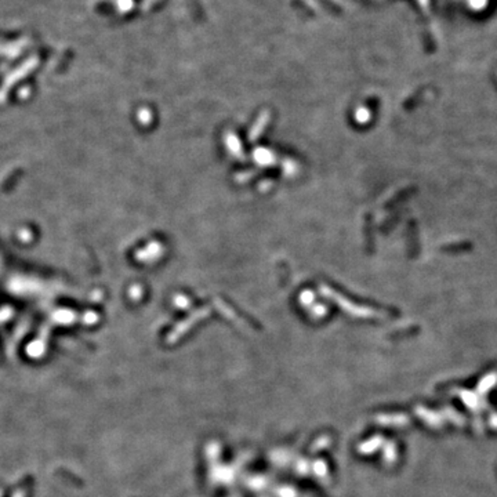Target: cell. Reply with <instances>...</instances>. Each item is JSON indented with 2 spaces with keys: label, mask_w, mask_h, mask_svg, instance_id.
<instances>
[{
  "label": "cell",
  "mask_w": 497,
  "mask_h": 497,
  "mask_svg": "<svg viewBox=\"0 0 497 497\" xmlns=\"http://www.w3.org/2000/svg\"><path fill=\"white\" fill-rule=\"evenodd\" d=\"M227 142H228V148L231 150V152H232L236 158H242V146H241V142H239V140L236 138V136L229 134V136L227 137Z\"/></svg>",
  "instance_id": "obj_3"
},
{
  "label": "cell",
  "mask_w": 497,
  "mask_h": 497,
  "mask_svg": "<svg viewBox=\"0 0 497 497\" xmlns=\"http://www.w3.org/2000/svg\"><path fill=\"white\" fill-rule=\"evenodd\" d=\"M268 122H269V112H268V111H264V112H261V114H260V116H259V119H257V122L254 123V126L251 127L250 134H249V140H250V141L257 140V138L261 136L263 130L267 127Z\"/></svg>",
  "instance_id": "obj_1"
},
{
  "label": "cell",
  "mask_w": 497,
  "mask_h": 497,
  "mask_svg": "<svg viewBox=\"0 0 497 497\" xmlns=\"http://www.w3.org/2000/svg\"><path fill=\"white\" fill-rule=\"evenodd\" d=\"M254 159L255 162L259 163V164H263V166H268V164H272L275 162L272 152H269L268 150H264V148H259V150L255 151Z\"/></svg>",
  "instance_id": "obj_2"
}]
</instances>
